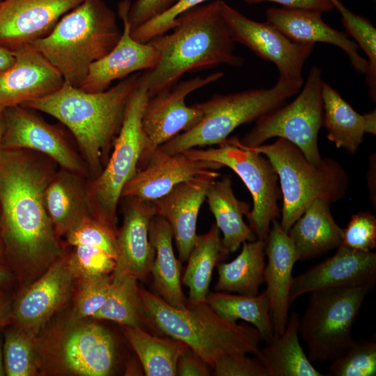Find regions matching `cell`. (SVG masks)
Returning a JSON list of instances; mask_svg holds the SVG:
<instances>
[{
  "label": "cell",
  "mask_w": 376,
  "mask_h": 376,
  "mask_svg": "<svg viewBox=\"0 0 376 376\" xmlns=\"http://www.w3.org/2000/svg\"><path fill=\"white\" fill-rule=\"evenodd\" d=\"M55 172L27 150H3L0 155V224L4 263L18 284L40 277L64 254L44 203Z\"/></svg>",
  "instance_id": "1"
},
{
  "label": "cell",
  "mask_w": 376,
  "mask_h": 376,
  "mask_svg": "<svg viewBox=\"0 0 376 376\" xmlns=\"http://www.w3.org/2000/svg\"><path fill=\"white\" fill-rule=\"evenodd\" d=\"M171 30L148 42L159 54L156 66L143 72L149 97L173 86L187 72L244 63L234 52L235 42L221 13V0L185 12Z\"/></svg>",
  "instance_id": "2"
},
{
  "label": "cell",
  "mask_w": 376,
  "mask_h": 376,
  "mask_svg": "<svg viewBox=\"0 0 376 376\" xmlns=\"http://www.w3.org/2000/svg\"><path fill=\"white\" fill-rule=\"evenodd\" d=\"M141 73L132 74L114 86L97 93L85 91L64 81L56 92L21 106L47 113L65 125L96 177L109 159L128 98Z\"/></svg>",
  "instance_id": "3"
},
{
  "label": "cell",
  "mask_w": 376,
  "mask_h": 376,
  "mask_svg": "<svg viewBox=\"0 0 376 376\" xmlns=\"http://www.w3.org/2000/svg\"><path fill=\"white\" fill-rule=\"evenodd\" d=\"M139 292L148 322L184 343L211 368L223 356H257L260 350L262 338L253 326L228 321L206 302L187 301L185 308L179 309L146 290L139 288Z\"/></svg>",
  "instance_id": "4"
},
{
  "label": "cell",
  "mask_w": 376,
  "mask_h": 376,
  "mask_svg": "<svg viewBox=\"0 0 376 376\" xmlns=\"http://www.w3.org/2000/svg\"><path fill=\"white\" fill-rule=\"evenodd\" d=\"M121 32L116 14L103 0H84L64 15L48 35L31 45L65 82L79 87L91 65L114 47Z\"/></svg>",
  "instance_id": "5"
},
{
  "label": "cell",
  "mask_w": 376,
  "mask_h": 376,
  "mask_svg": "<svg viewBox=\"0 0 376 376\" xmlns=\"http://www.w3.org/2000/svg\"><path fill=\"white\" fill-rule=\"evenodd\" d=\"M148 97L141 72L128 98L122 126L109 159L101 173L86 187L91 217L116 234L118 207L123 189L146 165L156 149L151 146L142 127L143 113Z\"/></svg>",
  "instance_id": "6"
},
{
  "label": "cell",
  "mask_w": 376,
  "mask_h": 376,
  "mask_svg": "<svg viewBox=\"0 0 376 376\" xmlns=\"http://www.w3.org/2000/svg\"><path fill=\"white\" fill-rule=\"evenodd\" d=\"M303 80L279 77L270 88H255L228 94H217L194 104L202 113L198 123L158 148L173 155L186 150L219 145L243 124L259 118L283 105L301 89Z\"/></svg>",
  "instance_id": "7"
},
{
  "label": "cell",
  "mask_w": 376,
  "mask_h": 376,
  "mask_svg": "<svg viewBox=\"0 0 376 376\" xmlns=\"http://www.w3.org/2000/svg\"><path fill=\"white\" fill-rule=\"evenodd\" d=\"M246 148L265 155L278 175L283 198L279 223L287 233L314 201L330 204L347 194V173L333 158H322L320 164H313L297 146L283 138L270 144Z\"/></svg>",
  "instance_id": "8"
},
{
  "label": "cell",
  "mask_w": 376,
  "mask_h": 376,
  "mask_svg": "<svg viewBox=\"0 0 376 376\" xmlns=\"http://www.w3.org/2000/svg\"><path fill=\"white\" fill-rule=\"evenodd\" d=\"M39 373L107 376L115 361V343L103 326L70 316L37 337Z\"/></svg>",
  "instance_id": "9"
},
{
  "label": "cell",
  "mask_w": 376,
  "mask_h": 376,
  "mask_svg": "<svg viewBox=\"0 0 376 376\" xmlns=\"http://www.w3.org/2000/svg\"><path fill=\"white\" fill-rule=\"evenodd\" d=\"M375 281L310 292L299 318V335L308 347L311 362L332 361L354 339L351 331L367 294Z\"/></svg>",
  "instance_id": "10"
},
{
  "label": "cell",
  "mask_w": 376,
  "mask_h": 376,
  "mask_svg": "<svg viewBox=\"0 0 376 376\" xmlns=\"http://www.w3.org/2000/svg\"><path fill=\"white\" fill-rule=\"evenodd\" d=\"M320 69L313 67L305 85L297 97L256 121L254 127L239 143L254 148L273 137L285 139L297 146L308 160L315 164L322 161L318 148V134L323 127Z\"/></svg>",
  "instance_id": "11"
},
{
  "label": "cell",
  "mask_w": 376,
  "mask_h": 376,
  "mask_svg": "<svg viewBox=\"0 0 376 376\" xmlns=\"http://www.w3.org/2000/svg\"><path fill=\"white\" fill-rule=\"evenodd\" d=\"M185 152L194 158L228 167L241 178L253 199V207L246 215L248 225L257 240L265 241L272 221L281 216L278 201L281 191L271 162L261 153L242 146L236 136L215 148Z\"/></svg>",
  "instance_id": "12"
},
{
  "label": "cell",
  "mask_w": 376,
  "mask_h": 376,
  "mask_svg": "<svg viewBox=\"0 0 376 376\" xmlns=\"http://www.w3.org/2000/svg\"><path fill=\"white\" fill-rule=\"evenodd\" d=\"M76 281L65 253L40 277L21 286L13 296L9 324L38 336L52 317L68 303Z\"/></svg>",
  "instance_id": "13"
},
{
  "label": "cell",
  "mask_w": 376,
  "mask_h": 376,
  "mask_svg": "<svg viewBox=\"0 0 376 376\" xmlns=\"http://www.w3.org/2000/svg\"><path fill=\"white\" fill-rule=\"evenodd\" d=\"M221 13L234 42L273 62L279 76L303 80L302 68L314 44L295 42L267 22L253 21L221 0Z\"/></svg>",
  "instance_id": "14"
},
{
  "label": "cell",
  "mask_w": 376,
  "mask_h": 376,
  "mask_svg": "<svg viewBox=\"0 0 376 376\" xmlns=\"http://www.w3.org/2000/svg\"><path fill=\"white\" fill-rule=\"evenodd\" d=\"M3 150H27L48 157L63 169L85 174L86 166L58 129L21 105L3 109Z\"/></svg>",
  "instance_id": "15"
},
{
  "label": "cell",
  "mask_w": 376,
  "mask_h": 376,
  "mask_svg": "<svg viewBox=\"0 0 376 376\" xmlns=\"http://www.w3.org/2000/svg\"><path fill=\"white\" fill-rule=\"evenodd\" d=\"M224 76L221 72L205 77H196L178 81L148 97L143 117V131L153 148L196 125L202 117L194 104L188 106L186 97Z\"/></svg>",
  "instance_id": "16"
},
{
  "label": "cell",
  "mask_w": 376,
  "mask_h": 376,
  "mask_svg": "<svg viewBox=\"0 0 376 376\" xmlns=\"http://www.w3.org/2000/svg\"><path fill=\"white\" fill-rule=\"evenodd\" d=\"M222 167L217 162L194 158L185 152L170 155L157 148L125 185L121 198L153 202L178 184L213 173Z\"/></svg>",
  "instance_id": "17"
},
{
  "label": "cell",
  "mask_w": 376,
  "mask_h": 376,
  "mask_svg": "<svg viewBox=\"0 0 376 376\" xmlns=\"http://www.w3.org/2000/svg\"><path fill=\"white\" fill-rule=\"evenodd\" d=\"M84 0H3L0 46L14 52L48 35L59 19Z\"/></svg>",
  "instance_id": "18"
},
{
  "label": "cell",
  "mask_w": 376,
  "mask_h": 376,
  "mask_svg": "<svg viewBox=\"0 0 376 376\" xmlns=\"http://www.w3.org/2000/svg\"><path fill=\"white\" fill-rule=\"evenodd\" d=\"M131 3L121 1L118 14L123 22V31L114 47L104 56L92 63L88 74L79 87L91 93L102 92L110 84L135 72L152 70L159 61V54L148 42L143 43L134 39L128 20Z\"/></svg>",
  "instance_id": "19"
},
{
  "label": "cell",
  "mask_w": 376,
  "mask_h": 376,
  "mask_svg": "<svg viewBox=\"0 0 376 376\" xmlns=\"http://www.w3.org/2000/svg\"><path fill=\"white\" fill-rule=\"evenodd\" d=\"M12 52L13 65L0 71V109L49 95L63 86L61 74L32 45Z\"/></svg>",
  "instance_id": "20"
},
{
  "label": "cell",
  "mask_w": 376,
  "mask_h": 376,
  "mask_svg": "<svg viewBox=\"0 0 376 376\" xmlns=\"http://www.w3.org/2000/svg\"><path fill=\"white\" fill-rule=\"evenodd\" d=\"M334 256L292 278L291 305L306 293L376 281V253L340 244Z\"/></svg>",
  "instance_id": "21"
},
{
  "label": "cell",
  "mask_w": 376,
  "mask_h": 376,
  "mask_svg": "<svg viewBox=\"0 0 376 376\" xmlns=\"http://www.w3.org/2000/svg\"><path fill=\"white\" fill-rule=\"evenodd\" d=\"M219 175L216 171L182 182L166 195L151 202L155 214L170 225L181 263L187 261L195 243L198 215L207 187Z\"/></svg>",
  "instance_id": "22"
},
{
  "label": "cell",
  "mask_w": 376,
  "mask_h": 376,
  "mask_svg": "<svg viewBox=\"0 0 376 376\" xmlns=\"http://www.w3.org/2000/svg\"><path fill=\"white\" fill-rule=\"evenodd\" d=\"M271 224L265 241V253L267 257L265 282L274 334L278 336L283 333L288 320L292 272L299 259L292 240L281 228L279 221L274 219Z\"/></svg>",
  "instance_id": "23"
},
{
  "label": "cell",
  "mask_w": 376,
  "mask_h": 376,
  "mask_svg": "<svg viewBox=\"0 0 376 376\" xmlns=\"http://www.w3.org/2000/svg\"><path fill=\"white\" fill-rule=\"evenodd\" d=\"M123 199L125 201L123 221L116 234L117 256L113 272L143 279L150 272L155 256L149 240L154 207L151 202Z\"/></svg>",
  "instance_id": "24"
},
{
  "label": "cell",
  "mask_w": 376,
  "mask_h": 376,
  "mask_svg": "<svg viewBox=\"0 0 376 376\" xmlns=\"http://www.w3.org/2000/svg\"><path fill=\"white\" fill-rule=\"evenodd\" d=\"M266 18L268 23L295 42H326L341 48L354 70L366 73L368 60L359 54L358 45L347 34L327 24L322 18V13L285 7L269 8L266 10Z\"/></svg>",
  "instance_id": "25"
},
{
  "label": "cell",
  "mask_w": 376,
  "mask_h": 376,
  "mask_svg": "<svg viewBox=\"0 0 376 376\" xmlns=\"http://www.w3.org/2000/svg\"><path fill=\"white\" fill-rule=\"evenodd\" d=\"M173 233L168 221L154 215L149 227V240L155 252L150 272L158 296L169 305L185 308L187 300L182 288L180 261L174 253Z\"/></svg>",
  "instance_id": "26"
},
{
  "label": "cell",
  "mask_w": 376,
  "mask_h": 376,
  "mask_svg": "<svg viewBox=\"0 0 376 376\" xmlns=\"http://www.w3.org/2000/svg\"><path fill=\"white\" fill-rule=\"evenodd\" d=\"M205 200L215 218V224L223 234L222 242L229 253L236 251L244 242L256 239L243 219L250 211V205L235 196L230 175L217 178L209 185Z\"/></svg>",
  "instance_id": "27"
},
{
  "label": "cell",
  "mask_w": 376,
  "mask_h": 376,
  "mask_svg": "<svg viewBox=\"0 0 376 376\" xmlns=\"http://www.w3.org/2000/svg\"><path fill=\"white\" fill-rule=\"evenodd\" d=\"M80 175L63 169L55 173L44 192V203L57 235L64 237L81 220L91 216L86 187Z\"/></svg>",
  "instance_id": "28"
},
{
  "label": "cell",
  "mask_w": 376,
  "mask_h": 376,
  "mask_svg": "<svg viewBox=\"0 0 376 376\" xmlns=\"http://www.w3.org/2000/svg\"><path fill=\"white\" fill-rule=\"evenodd\" d=\"M329 205L314 201L288 231L299 260L313 258L341 244L343 228L334 219Z\"/></svg>",
  "instance_id": "29"
},
{
  "label": "cell",
  "mask_w": 376,
  "mask_h": 376,
  "mask_svg": "<svg viewBox=\"0 0 376 376\" xmlns=\"http://www.w3.org/2000/svg\"><path fill=\"white\" fill-rule=\"evenodd\" d=\"M299 314L294 311L283 333L274 336L256 356L268 376H324L312 365L299 343Z\"/></svg>",
  "instance_id": "30"
},
{
  "label": "cell",
  "mask_w": 376,
  "mask_h": 376,
  "mask_svg": "<svg viewBox=\"0 0 376 376\" xmlns=\"http://www.w3.org/2000/svg\"><path fill=\"white\" fill-rule=\"evenodd\" d=\"M265 241L257 239L245 242L234 260L218 263L214 290L244 295L259 294V288L265 283Z\"/></svg>",
  "instance_id": "31"
},
{
  "label": "cell",
  "mask_w": 376,
  "mask_h": 376,
  "mask_svg": "<svg viewBox=\"0 0 376 376\" xmlns=\"http://www.w3.org/2000/svg\"><path fill=\"white\" fill-rule=\"evenodd\" d=\"M228 255L215 223L206 233L197 235L182 279V283L189 288V303L206 301L213 269Z\"/></svg>",
  "instance_id": "32"
},
{
  "label": "cell",
  "mask_w": 376,
  "mask_h": 376,
  "mask_svg": "<svg viewBox=\"0 0 376 376\" xmlns=\"http://www.w3.org/2000/svg\"><path fill=\"white\" fill-rule=\"evenodd\" d=\"M323 126L338 148L354 154L366 134L365 116L357 113L329 84L322 87Z\"/></svg>",
  "instance_id": "33"
},
{
  "label": "cell",
  "mask_w": 376,
  "mask_h": 376,
  "mask_svg": "<svg viewBox=\"0 0 376 376\" xmlns=\"http://www.w3.org/2000/svg\"><path fill=\"white\" fill-rule=\"evenodd\" d=\"M146 376H175L180 356L189 347L182 341L152 336L142 327L121 326Z\"/></svg>",
  "instance_id": "34"
},
{
  "label": "cell",
  "mask_w": 376,
  "mask_h": 376,
  "mask_svg": "<svg viewBox=\"0 0 376 376\" xmlns=\"http://www.w3.org/2000/svg\"><path fill=\"white\" fill-rule=\"evenodd\" d=\"M207 304L222 318L237 322L242 320L253 326L262 340L269 343L274 330L269 314L267 294L264 290L257 295H231L226 292H209Z\"/></svg>",
  "instance_id": "35"
},
{
  "label": "cell",
  "mask_w": 376,
  "mask_h": 376,
  "mask_svg": "<svg viewBox=\"0 0 376 376\" xmlns=\"http://www.w3.org/2000/svg\"><path fill=\"white\" fill-rule=\"evenodd\" d=\"M112 280L105 301L92 319L111 320L121 326L142 327L148 322L137 285V279L125 273H111Z\"/></svg>",
  "instance_id": "36"
},
{
  "label": "cell",
  "mask_w": 376,
  "mask_h": 376,
  "mask_svg": "<svg viewBox=\"0 0 376 376\" xmlns=\"http://www.w3.org/2000/svg\"><path fill=\"white\" fill-rule=\"evenodd\" d=\"M3 356L6 376L39 375L37 337L8 324L3 330Z\"/></svg>",
  "instance_id": "37"
},
{
  "label": "cell",
  "mask_w": 376,
  "mask_h": 376,
  "mask_svg": "<svg viewBox=\"0 0 376 376\" xmlns=\"http://www.w3.org/2000/svg\"><path fill=\"white\" fill-rule=\"evenodd\" d=\"M341 15L346 31L368 57L366 82L372 100H376V29L370 21L350 11L340 0H329Z\"/></svg>",
  "instance_id": "38"
},
{
  "label": "cell",
  "mask_w": 376,
  "mask_h": 376,
  "mask_svg": "<svg viewBox=\"0 0 376 376\" xmlns=\"http://www.w3.org/2000/svg\"><path fill=\"white\" fill-rule=\"evenodd\" d=\"M329 376H375L376 340H353L345 352L331 361Z\"/></svg>",
  "instance_id": "39"
},
{
  "label": "cell",
  "mask_w": 376,
  "mask_h": 376,
  "mask_svg": "<svg viewBox=\"0 0 376 376\" xmlns=\"http://www.w3.org/2000/svg\"><path fill=\"white\" fill-rule=\"evenodd\" d=\"M111 280V274L77 280L70 317L76 320L92 318L104 304Z\"/></svg>",
  "instance_id": "40"
},
{
  "label": "cell",
  "mask_w": 376,
  "mask_h": 376,
  "mask_svg": "<svg viewBox=\"0 0 376 376\" xmlns=\"http://www.w3.org/2000/svg\"><path fill=\"white\" fill-rule=\"evenodd\" d=\"M69 245L96 246L112 257L117 256L116 234L91 216L84 217L64 236Z\"/></svg>",
  "instance_id": "41"
},
{
  "label": "cell",
  "mask_w": 376,
  "mask_h": 376,
  "mask_svg": "<svg viewBox=\"0 0 376 376\" xmlns=\"http://www.w3.org/2000/svg\"><path fill=\"white\" fill-rule=\"evenodd\" d=\"M73 247V250L68 254V256L77 281L113 272L115 260L103 250L84 244Z\"/></svg>",
  "instance_id": "42"
},
{
  "label": "cell",
  "mask_w": 376,
  "mask_h": 376,
  "mask_svg": "<svg viewBox=\"0 0 376 376\" xmlns=\"http://www.w3.org/2000/svg\"><path fill=\"white\" fill-rule=\"evenodd\" d=\"M341 244L361 251H371L376 247V217L368 211L353 214L343 229Z\"/></svg>",
  "instance_id": "43"
},
{
  "label": "cell",
  "mask_w": 376,
  "mask_h": 376,
  "mask_svg": "<svg viewBox=\"0 0 376 376\" xmlns=\"http://www.w3.org/2000/svg\"><path fill=\"white\" fill-rule=\"evenodd\" d=\"M206 1L207 0H178L164 13L131 30V35L136 40L147 43L153 38L170 31L174 26L175 19L181 14Z\"/></svg>",
  "instance_id": "44"
},
{
  "label": "cell",
  "mask_w": 376,
  "mask_h": 376,
  "mask_svg": "<svg viewBox=\"0 0 376 376\" xmlns=\"http://www.w3.org/2000/svg\"><path fill=\"white\" fill-rule=\"evenodd\" d=\"M216 376H268L265 368L258 359L246 354H232L220 357L212 366Z\"/></svg>",
  "instance_id": "45"
},
{
  "label": "cell",
  "mask_w": 376,
  "mask_h": 376,
  "mask_svg": "<svg viewBox=\"0 0 376 376\" xmlns=\"http://www.w3.org/2000/svg\"><path fill=\"white\" fill-rule=\"evenodd\" d=\"M178 0H136L130 5L128 20L131 30L161 15Z\"/></svg>",
  "instance_id": "46"
},
{
  "label": "cell",
  "mask_w": 376,
  "mask_h": 376,
  "mask_svg": "<svg viewBox=\"0 0 376 376\" xmlns=\"http://www.w3.org/2000/svg\"><path fill=\"white\" fill-rule=\"evenodd\" d=\"M207 365L197 354L188 347L179 357L176 366V375L209 376Z\"/></svg>",
  "instance_id": "47"
},
{
  "label": "cell",
  "mask_w": 376,
  "mask_h": 376,
  "mask_svg": "<svg viewBox=\"0 0 376 376\" xmlns=\"http://www.w3.org/2000/svg\"><path fill=\"white\" fill-rule=\"evenodd\" d=\"M250 4L272 1L283 5L285 8L303 9L320 13L331 11L334 7L329 0H243Z\"/></svg>",
  "instance_id": "48"
},
{
  "label": "cell",
  "mask_w": 376,
  "mask_h": 376,
  "mask_svg": "<svg viewBox=\"0 0 376 376\" xmlns=\"http://www.w3.org/2000/svg\"><path fill=\"white\" fill-rule=\"evenodd\" d=\"M13 298L10 290L0 289V331L10 324Z\"/></svg>",
  "instance_id": "49"
},
{
  "label": "cell",
  "mask_w": 376,
  "mask_h": 376,
  "mask_svg": "<svg viewBox=\"0 0 376 376\" xmlns=\"http://www.w3.org/2000/svg\"><path fill=\"white\" fill-rule=\"evenodd\" d=\"M18 284L17 279L11 269L0 262V289L10 290Z\"/></svg>",
  "instance_id": "50"
},
{
  "label": "cell",
  "mask_w": 376,
  "mask_h": 376,
  "mask_svg": "<svg viewBox=\"0 0 376 376\" xmlns=\"http://www.w3.org/2000/svg\"><path fill=\"white\" fill-rule=\"evenodd\" d=\"M375 153L373 154L370 159L369 169L367 175V184L370 198L375 207L376 191H375Z\"/></svg>",
  "instance_id": "51"
},
{
  "label": "cell",
  "mask_w": 376,
  "mask_h": 376,
  "mask_svg": "<svg viewBox=\"0 0 376 376\" xmlns=\"http://www.w3.org/2000/svg\"><path fill=\"white\" fill-rule=\"evenodd\" d=\"M14 60L13 52L0 46V71L9 68Z\"/></svg>",
  "instance_id": "52"
},
{
  "label": "cell",
  "mask_w": 376,
  "mask_h": 376,
  "mask_svg": "<svg viewBox=\"0 0 376 376\" xmlns=\"http://www.w3.org/2000/svg\"><path fill=\"white\" fill-rule=\"evenodd\" d=\"M365 116L366 133L376 134V110L374 109Z\"/></svg>",
  "instance_id": "53"
},
{
  "label": "cell",
  "mask_w": 376,
  "mask_h": 376,
  "mask_svg": "<svg viewBox=\"0 0 376 376\" xmlns=\"http://www.w3.org/2000/svg\"><path fill=\"white\" fill-rule=\"evenodd\" d=\"M3 331H0V376H5V368L3 356Z\"/></svg>",
  "instance_id": "54"
},
{
  "label": "cell",
  "mask_w": 376,
  "mask_h": 376,
  "mask_svg": "<svg viewBox=\"0 0 376 376\" xmlns=\"http://www.w3.org/2000/svg\"><path fill=\"white\" fill-rule=\"evenodd\" d=\"M2 135H3V109H0V155L3 150Z\"/></svg>",
  "instance_id": "55"
},
{
  "label": "cell",
  "mask_w": 376,
  "mask_h": 376,
  "mask_svg": "<svg viewBox=\"0 0 376 376\" xmlns=\"http://www.w3.org/2000/svg\"><path fill=\"white\" fill-rule=\"evenodd\" d=\"M3 259H4L3 247V243H2V239H1V224H0V262L4 263Z\"/></svg>",
  "instance_id": "56"
},
{
  "label": "cell",
  "mask_w": 376,
  "mask_h": 376,
  "mask_svg": "<svg viewBox=\"0 0 376 376\" xmlns=\"http://www.w3.org/2000/svg\"><path fill=\"white\" fill-rule=\"evenodd\" d=\"M373 1H375V0H373Z\"/></svg>",
  "instance_id": "57"
},
{
  "label": "cell",
  "mask_w": 376,
  "mask_h": 376,
  "mask_svg": "<svg viewBox=\"0 0 376 376\" xmlns=\"http://www.w3.org/2000/svg\"><path fill=\"white\" fill-rule=\"evenodd\" d=\"M0 2H1V0H0Z\"/></svg>",
  "instance_id": "58"
}]
</instances>
